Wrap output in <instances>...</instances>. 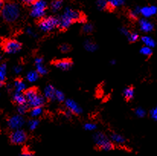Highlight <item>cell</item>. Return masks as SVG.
<instances>
[{
	"mask_svg": "<svg viewBox=\"0 0 157 156\" xmlns=\"http://www.w3.org/2000/svg\"><path fill=\"white\" fill-rule=\"evenodd\" d=\"M74 22H79L81 24L86 23V15L76 9L66 8L63 14L58 17L57 28L62 31H65Z\"/></svg>",
	"mask_w": 157,
	"mask_h": 156,
	"instance_id": "obj_1",
	"label": "cell"
},
{
	"mask_svg": "<svg viewBox=\"0 0 157 156\" xmlns=\"http://www.w3.org/2000/svg\"><path fill=\"white\" fill-rule=\"evenodd\" d=\"M24 95L26 99V103L29 108L42 107L46 103L44 96L42 95L36 87H31L25 90Z\"/></svg>",
	"mask_w": 157,
	"mask_h": 156,
	"instance_id": "obj_2",
	"label": "cell"
},
{
	"mask_svg": "<svg viewBox=\"0 0 157 156\" xmlns=\"http://www.w3.org/2000/svg\"><path fill=\"white\" fill-rule=\"evenodd\" d=\"M20 7L16 2H9L5 3L2 11L1 12L2 17L6 22L12 23L18 20L20 16Z\"/></svg>",
	"mask_w": 157,
	"mask_h": 156,
	"instance_id": "obj_3",
	"label": "cell"
},
{
	"mask_svg": "<svg viewBox=\"0 0 157 156\" xmlns=\"http://www.w3.org/2000/svg\"><path fill=\"white\" fill-rule=\"evenodd\" d=\"M93 141L95 146L99 150L101 151L108 152V151L114 150V147H115L114 144L111 141L109 137L105 135L104 132H95L93 135Z\"/></svg>",
	"mask_w": 157,
	"mask_h": 156,
	"instance_id": "obj_4",
	"label": "cell"
},
{
	"mask_svg": "<svg viewBox=\"0 0 157 156\" xmlns=\"http://www.w3.org/2000/svg\"><path fill=\"white\" fill-rule=\"evenodd\" d=\"M47 8H48V3L44 0H36L31 5L30 15L34 18L40 19L44 17Z\"/></svg>",
	"mask_w": 157,
	"mask_h": 156,
	"instance_id": "obj_5",
	"label": "cell"
},
{
	"mask_svg": "<svg viewBox=\"0 0 157 156\" xmlns=\"http://www.w3.org/2000/svg\"><path fill=\"white\" fill-rule=\"evenodd\" d=\"M39 28L40 31L44 33H48L52 31L55 28H57L58 26V18L54 16L44 17V18L39 19L38 22Z\"/></svg>",
	"mask_w": 157,
	"mask_h": 156,
	"instance_id": "obj_6",
	"label": "cell"
},
{
	"mask_svg": "<svg viewBox=\"0 0 157 156\" xmlns=\"http://www.w3.org/2000/svg\"><path fill=\"white\" fill-rule=\"evenodd\" d=\"M1 47L6 54H12L21 51L22 45L21 42L15 39H4L1 43Z\"/></svg>",
	"mask_w": 157,
	"mask_h": 156,
	"instance_id": "obj_7",
	"label": "cell"
},
{
	"mask_svg": "<svg viewBox=\"0 0 157 156\" xmlns=\"http://www.w3.org/2000/svg\"><path fill=\"white\" fill-rule=\"evenodd\" d=\"M28 134L25 130L21 129L12 130L9 135V141L12 144L20 146L25 143L28 140Z\"/></svg>",
	"mask_w": 157,
	"mask_h": 156,
	"instance_id": "obj_8",
	"label": "cell"
},
{
	"mask_svg": "<svg viewBox=\"0 0 157 156\" xmlns=\"http://www.w3.org/2000/svg\"><path fill=\"white\" fill-rule=\"evenodd\" d=\"M7 124L9 128L11 130H18L24 126L25 119L21 115H14L8 119Z\"/></svg>",
	"mask_w": 157,
	"mask_h": 156,
	"instance_id": "obj_9",
	"label": "cell"
},
{
	"mask_svg": "<svg viewBox=\"0 0 157 156\" xmlns=\"http://www.w3.org/2000/svg\"><path fill=\"white\" fill-rule=\"evenodd\" d=\"M53 66L56 68L61 70H69L72 68L73 66V62L71 59L69 58H63V59H59L53 61L52 62Z\"/></svg>",
	"mask_w": 157,
	"mask_h": 156,
	"instance_id": "obj_10",
	"label": "cell"
},
{
	"mask_svg": "<svg viewBox=\"0 0 157 156\" xmlns=\"http://www.w3.org/2000/svg\"><path fill=\"white\" fill-rule=\"evenodd\" d=\"M65 106L67 110L71 112L72 114L74 115H80L82 113V110L81 107L78 105L76 102H75L71 99H67L65 100Z\"/></svg>",
	"mask_w": 157,
	"mask_h": 156,
	"instance_id": "obj_11",
	"label": "cell"
},
{
	"mask_svg": "<svg viewBox=\"0 0 157 156\" xmlns=\"http://www.w3.org/2000/svg\"><path fill=\"white\" fill-rule=\"evenodd\" d=\"M140 15H142L144 18H150L157 13V7L155 6H144L140 8Z\"/></svg>",
	"mask_w": 157,
	"mask_h": 156,
	"instance_id": "obj_12",
	"label": "cell"
},
{
	"mask_svg": "<svg viewBox=\"0 0 157 156\" xmlns=\"http://www.w3.org/2000/svg\"><path fill=\"white\" fill-rule=\"evenodd\" d=\"M139 26L141 31L145 33L151 32L154 28V26H153V23L146 19V18H140L139 20Z\"/></svg>",
	"mask_w": 157,
	"mask_h": 156,
	"instance_id": "obj_13",
	"label": "cell"
},
{
	"mask_svg": "<svg viewBox=\"0 0 157 156\" xmlns=\"http://www.w3.org/2000/svg\"><path fill=\"white\" fill-rule=\"evenodd\" d=\"M109 138L111 139V141L114 144L119 145V146H124V145L126 144L127 139L123 136V135H120L118 133H116V132H111L110 133Z\"/></svg>",
	"mask_w": 157,
	"mask_h": 156,
	"instance_id": "obj_14",
	"label": "cell"
},
{
	"mask_svg": "<svg viewBox=\"0 0 157 156\" xmlns=\"http://www.w3.org/2000/svg\"><path fill=\"white\" fill-rule=\"evenodd\" d=\"M44 97L45 99L48 100H55V92H56V89L53 85H48L44 89Z\"/></svg>",
	"mask_w": 157,
	"mask_h": 156,
	"instance_id": "obj_15",
	"label": "cell"
},
{
	"mask_svg": "<svg viewBox=\"0 0 157 156\" xmlns=\"http://www.w3.org/2000/svg\"><path fill=\"white\" fill-rule=\"evenodd\" d=\"M15 91L17 93H23L26 89V85L21 78H16L14 83Z\"/></svg>",
	"mask_w": 157,
	"mask_h": 156,
	"instance_id": "obj_16",
	"label": "cell"
},
{
	"mask_svg": "<svg viewBox=\"0 0 157 156\" xmlns=\"http://www.w3.org/2000/svg\"><path fill=\"white\" fill-rule=\"evenodd\" d=\"M12 100L17 105H21V104L26 103V99L23 93L15 92L12 97Z\"/></svg>",
	"mask_w": 157,
	"mask_h": 156,
	"instance_id": "obj_17",
	"label": "cell"
},
{
	"mask_svg": "<svg viewBox=\"0 0 157 156\" xmlns=\"http://www.w3.org/2000/svg\"><path fill=\"white\" fill-rule=\"evenodd\" d=\"M7 74V65L6 63H2L0 65V87L5 84Z\"/></svg>",
	"mask_w": 157,
	"mask_h": 156,
	"instance_id": "obj_18",
	"label": "cell"
},
{
	"mask_svg": "<svg viewBox=\"0 0 157 156\" xmlns=\"http://www.w3.org/2000/svg\"><path fill=\"white\" fill-rule=\"evenodd\" d=\"M123 95L124 97V99L128 101L131 100L134 97V88L132 86H128L125 88L123 91Z\"/></svg>",
	"mask_w": 157,
	"mask_h": 156,
	"instance_id": "obj_19",
	"label": "cell"
},
{
	"mask_svg": "<svg viewBox=\"0 0 157 156\" xmlns=\"http://www.w3.org/2000/svg\"><path fill=\"white\" fill-rule=\"evenodd\" d=\"M84 48L87 51L94 52L98 49V45L93 41L88 39L84 42Z\"/></svg>",
	"mask_w": 157,
	"mask_h": 156,
	"instance_id": "obj_20",
	"label": "cell"
},
{
	"mask_svg": "<svg viewBox=\"0 0 157 156\" xmlns=\"http://www.w3.org/2000/svg\"><path fill=\"white\" fill-rule=\"evenodd\" d=\"M141 40H142L143 43L145 45V46L149 47V48H155L156 45V42H155L151 37H150V36H143V37L141 38Z\"/></svg>",
	"mask_w": 157,
	"mask_h": 156,
	"instance_id": "obj_21",
	"label": "cell"
},
{
	"mask_svg": "<svg viewBox=\"0 0 157 156\" xmlns=\"http://www.w3.org/2000/svg\"><path fill=\"white\" fill-rule=\"evenodd\" d=\"M109 9H114L124 5V0H107Z\"/></svg>",
	"mask_w": 157,
	"mask_h": 156,
	"instance_id": "obj_22",
	"label": "cell"
},
{
	"mask_svg": "<svg viewBox=\"0 0 157 156\" xmlns=\"http://www.w3.org/2000/svg\"><path fill=\"white\" fill-rule=\"evenodd\" d=\"M43 112H44L43 108L40 106L31 108V110H30V116H31L32 118L39 117V116H40L42 114H43Z\"/></svg>",
	"mask_w": 157,
	"mask_h": 156,
	"instance_id": "obj_23",
	"label": "cell"
},
{
	"mask_svg": "<svg viewBox=\"0 0 157 156\" xmlns=\"http://www.w3.org/2000/svg\"><path fill=\"white\" fill-rule=\"evenodd\" d=\"M39 76L40 75L38 74V73L36 70H31V71H29L28 73L26 76V79L30 83H34V82L37 81L38 80Z\"/></svg>",
	"mask_w": 157,
	"mask_h": 156,
	"instance_id": "obj_24",
	"label": "cell"
},
{
	"mask_svg": "<svg viewBox=\"0 0 157 156\" xmlns=\"http://www.w3.org/2000/svg\"><path fill=\"white\" fill-rule=\"evenodd\" d=\"M63 3V0H53L51 5V10H52L53 12H58V11L60 10L61 8H62Z\"/></svg>",
	"mask_w": 157,
	"mask_h": 156,
	"instance_id": "obj_25",
	"label": "cell"
},
{
	"mask_svg": "<svg viewBox=\"0 0 157 156\" xmlns=\"http://www.w3.org/2000/svg\"><path fill=\"white\" fill-rule=\"evenodd\" d=\"M140 7L136 6L133 9H131V10L129 11L128 15H129V17L131 19L136 20L138 18V16H139V15H140Z\"/></svg>",
	"mask_w": 157,
	"mask_h": 156,
	"instance_id": "obj_26",
	"label": "cell"
},
{
	"mask_svg": "<svg viewBox=\"0 0 157 156\" xmlns=\"http://www.w3.org/2000/svg\"><path fill=\"white\" fill-rule=\"evenodd\" d=\"M97 8L101 11H105L109 9L108 8V3L107 0H98L96 3Z\"/></svg>",
	"mask_w": 157,
	"mask_h": 156,
	"instance_id": "obj_27",
	"label": "cell"
},
{
	"mask_svg": "<svg viewBox=\"0 0 157 156\" xmlns=\"http://www.w3.org/2000/svg\"><path fill=\"white\" fill-rule=\"evenodd\" d=\"M35 66H36V68H37L36 71L38 73L39 75L44 76V75H45L48 74V69H47V67L44 65L43 63H42V64H37V65H35Z\"/></svg>",
	"mask_w": 157,
	"mask_h": 156,
	"instance_id": "obj_28",
	"label": "cell"
},
{
	"mask_svg": "<svg viewBox=\"0 0 157 156\" xmlns=\"http://www.w3.org/2000/svg\"><path fill=\"white\" fill-rule=\"evenodd\" d=\"M39 123H40V121L38 119H32L31 120L28 121V128H29L30 130L34 131L37 129V127L39 126Z\"/></svg>",
	"mask_w": 157,
	"mask_h": 156,
	"instance_id": "obj_29",
	"label": "cell"
},
{
	"mask_svg": "<svg viewBox=\"0 0 157 156\" xmlns=\"http://www.w3.org/2000/svg\"><path fill=\"white\" fill-rule=\"evenodd\" d=\"M140 52L142 55L146 57H150L152 54H153V50H152L151 48H149L147 46H144L140 48Z\"/></svg>",
	"mask_w": 157,
	"mask_h": 156,
	"instance_id": "obj_30",
	"label": "cell"
},
{
	"mask_svg": "<svg viewBox=\"0 0 157 156\" xmlns=\"http://www.w3.org/2000/svg\"><path fill=\"white\" fill-rule=\"evenodd\" d=\"M29 106H28V104H21V105H18L17 107V110H18V113L19 115H25L27 112L29 110Z\"/></svg>",
	"mask_w": 157,
	"mask_h": 156,
	"instance_id": "obj_31",
	"label": "cell"
},
{
	"mask_svg": "<svg viewBox=\"0 0 157 156\" xmlns=\"http://www.w3.org/2000/svg\"><path fill=\"white\" fill-rule=\"evenodd\" d=\"M94 26L91 23H85L82 27V32L85 34H91L93 31Z\"/></svg>",
	"mask_w": 157,
	"mask_h": 156,
	"instance_id": "obj_32",
	"label": "cell"
},
{
	"mask_svg": "<svg viewBox=\"0 0 157 156\" xmlns=\"http://www.w3.org/2000/svg\"><path fill=\"white\" fill-rule=\"evenodd\" d=\"M55 100H56L59 103L64 102L65 101V95H64V94L62 91L56 90V92H55Z\"/></svg>",
	"mask_w": 157,
	"mask_h": 156,
	"instance_id": "obj_33",
	"label": "cell"
},
{
	"mask_svg": "<svg viewBox=\"0 0 157 156\" xmlns=\"http://www.w3.org/2000/svg\"><path fill=\"white\" fill-rule=\"evenodd\" d=\"M128 41L131 43H134V42H137L140 38V35L136 32H130V34H128Z\"/></svg>",
	"mask_w": 157,
	"mask_h": 156,
	"instance_id": "obj_34",
	"label": "cell"
},
{
	"mask_svg": "<svg viewBox=\"0 0 157 156\" xmlns=\"http://www.w3.org/2000/svg\"><path fill=\"white\" fill-rule=\"evenodd\" d=\"M83 128L87 131H94L97 129V125L95 123H92V122H88L83 126Z\"/></svg>",
	"mask_w": 157,
	"mask_h": 156,
	"instance_id": "obj_35",
	"label": "cell"
},
{
	"mask_svg": "<svg viewBox=\"0 0 157 156\" xmlns=\"http://www.w3.org/2000/svg\"><path fill=\"white\" fill-rule=\"evenodd\" d=\"M135 114L139 118H143L146 116V111L141 107H138L135 110Z\"/></svg>",
	"mask_w": 157,
	"mask_h": 156,
	"instance_id": "obj_36",
	"label": "cell"
},
{
	"mask_svg": "<svg viewBox=\"0 0 157 156\" xmlns=\"http://www.w3.org/2000/svg\"><path fill=\"white\" fill-rule=\"evenodd\" d=\"M59 50L63 53H67V52L71 51V47L68 44H63L59 46Z\"/></svg>",
	"mask_w": 157,
	"mask_h": 156,
	"instance_id": "obj_37",
	"label": "cell"
},
{
	"mask_svg": "<svg viewBox=\"0 0 157 156\" xmlns=\"http://www.w3.org/2000/svg\"><path fill=\"white\" fill-rule=\"evenodd\" d=\"M150 116H151V118L153 119V120L156 121V119H157V108L156 107L153 108L151 110H150Z\"/></svg>",
	"mask_w": 157,
	"mask_h": 156,
	"instance_id": "obj_38",
	"label": "cell"
},
{
	"mask_svg": "<svg viewBox=\"0 0 157 156\" xmlns=\"http://www.w3.org/2000/svg\"><path fill=\"white\" fill-rule=\"evenodd\" d=\"M18 156H35V155H34V152H30V151L25 149V150L22 151Z\"/></svg>",
	"mask_w": 157,
	"mask_h": 156,
	"instance_id": "obj_39",
	"label": "cell"
},
{
	"mask_svg": "<svg viewBox=\"0 0 157 156\" xmlns=\"http://www.w3.org/2000/svg\"><path fill=\"white\" fill-rule=\"evenodd\" d=\"M120 31L124 36H125V37H128V34H130V31L128 29V28H125V27H122V28H121Z\"/></svg>",
	"mask_w": 157,
	"mask_h": 156,
	"instance_id": "obj_40",
	"label": "cell"
},
{
	"mask_svg": "<svg viewBox=\"0 0 157 156\" xmlns=\"http://www.w3.org/2000/svg\"><path fill=\"white\" fill-rule=\"evenodd\" d=\"M20 2L23 3L24 5H27V6H31L36 0H18Z\"/></svg>",
	"mask_w": 157,
	"mask_h": 156,
	"instance_id": "obj_41",
	"label": "cell"
},
{
	"mask_svg": "<svg viewBox=\"0 0 157 156\" xmlns=\"http://www.w3.org/2000/svg\"><path fill=\"white\" fill-rule=\"evenodd\" d=\"M26 32H27V34H28V35H31V36H32V37H34V36H36V34H35V33H34V30H33L31 28H27Z\"/></svg>",
	"mask_w": 157,
	"mask_h": 156,
	"instance_id": "obj_42",
	"label": "cell"
},
{
	"mask_svg": "<svg viewBox=\"0 0 157 156\" xmlns=\"http://www.w3.org/2000/svg\"><path fill=\"white\" fill-rule=\"evenodd\" d=\"M21 70H22V67L20 65L15 66V67H14V71H15V74H20L21 72Z\"/></svg>",
	"mask_w": 157,
	"mask_h": 156,
	"instance_id": "obj_43",
	"label": "cell"
},
{
	"mask_svg": "<svg viewBox=\"0 0 157 156\" xmlns=\"http://www.w3.org/2000/svg\"><path fill=\"white\" fill-rule=\"evenodd\" d=\"M43 61H44L43 58H40V57H38V58H36L35 60H34V64H35V65H37V64H42Z\"/></svg>",
	"mask_w": 157,
	"mask_h": 156,
	"instance_id": "obj_44",
	"label": "cell"
},
{
	"mask_svg": "<svg viewBox=\"0 0 157 156\" xmlns=\"http://www.w3.org/2000/svg\"><path fill=\"white\" fill-rule=\"evenodd\" d=\"M64 115H65V116H67V118H71L72 115H73V114H72L71 112H70L68 110H65V111H64Z\"/></svg>",
	"mask_w": 157,
	"mask_h": 156,
	"instance_id": "obj_45",
	"label": "cell"
},
{
	"mask_svg": "<svg viewBox=\"0 0 157 156\" xmlns=\"http://www.w3.org/2000/svg\"><path fill=\"white\" fill-rule=\"evenodd\" d=\"M5 1L4 0H0V13H1V12L2 11L3 9V7H4L5 6Z\"/></svg>",
	"mask_w": 157,
	"mask_h": 156,
	"instance_id": "obj_46",
	"label": "cell"
},
{
	"mask_svg": "<svg viewBox=\"0 0 157 156\" xmlns=\"http://www.w3.org/2000/svg\"><path fill=\"white\" fill-rule=\"evenodd\" d=\"M111 64H113V65H114V64H116V61H114V60H112V61H111Z\"/></svg>",
	"mask_w": 157,
	"mask_h": 156,
	"instance_id": "obj_47",
	"label": "cell"
},
{
	"mask_svg": "<svg viewBox=\"0 0 157 156\" xmlns=\"http://www.w3.org/2000/svg\"><path fill=\"white\" fill-rule=\"evenodd\" d=\"M1 60H2V56H1V55H0V61H1Z\"/></svg>",
	"mask_w": 157,
	"mask_h": 156,
	"instance_id": "obj_48",
	"label": "cell"
}]
</instances>
